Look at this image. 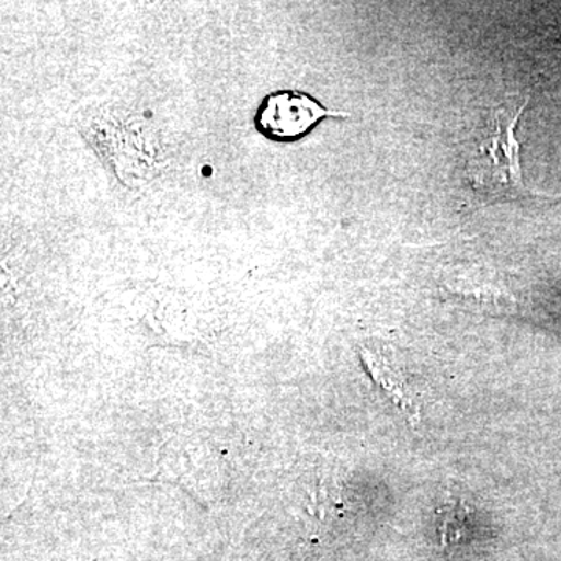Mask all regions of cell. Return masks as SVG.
<instances>
[{
    "label": "cell",
    "mask_w": 561,
    "mask_h": 561,
    "mask_svg": "<svg viewBox=\"0 0 561 561\" xmlns=\"http://www.w3.org/2000/svg\"><path fill=\"white\" fill-rule=\"evenodd\" d=\"M346 116L345 111L324 108L305 92L284 90L265 95L254 116V125L273 142H295L308 136L327 117Z\"/></svg>",
    "instance_id": "obj_2"
},
{
    "label": "cell",
    "mask_w": 561,
    "mask_h": 561,
    "mask_svg": "<svg viewBox=\"0 0 561 561\" xmlns=\"http://www.w3.org/2000/svg\"><path fill=\"white\" fill-rule=\"evenodd\" d=\"M362 360H364L373 382L381 389L382 393L408 416L412 424L419 423V402L413 397L411 387L402 373L390 360H387L386 356L371 350L362 351Z\"/></svg>",
    "instance_id": "obj_3"
},
{
    "label": "cell",
    "mask_w": 561,
    "mask_h": 561,
    "mask_svg": "<svg viewBox=\"0 0 561 561\" xmlns=\"http://www.w3.org/2000/svg\"><path fill=\"white\" fill-rule=\"evenodd\" d=\"M529 99L502 105L494 111L490 124L476 140L467 161V176L472 190L490 201L541 195L524 184L516 124Z\"/></svg>",
    "instance_id": "obj_1"
}]
</instances>
